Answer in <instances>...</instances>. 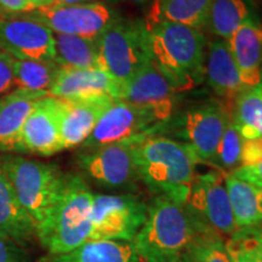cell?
I'll return each mask as SVG.
<instances>
[{
    "label": "cell",
    "instance_id": "obj_20",
    "mask_svg": "<svg viewBox=\"0 0 262 262\" xmlns=\"http://www.w3.org/2000/svg\"><path fill=\"white\" fill-rule=\"evenodd\" d=\"M48 94L16 89L0 98V152H22L25 122L39 98Z\"/></svg>",
    "mask_w": 262,
    "mask_h": 262
},
{
    "label": "cell",
    "instance_id": "obj_3",
    "mask_svg": "<svg viewBox=\"0 0 262 262\" xmlns=\"http://www.w3.org/2000/svg\"><path fill=\"white\" fill-rule=\"evenodd\" d=\"M196 229L185 205L158 194L133 241L140 262H175L188 251Z\"/></svg>",
    "mask_w": 262,
    "mask_h": 262
},
{
    "label": "cell",
    "instance_id": "obj_18",
    "mask_svg": "<svg viewBox=\"0 0 262 262\" xmlns=\"http://www.w3.org/2000/svg\"><path fill=\"white\" fill-rule=\"evenodd\" d=\"M114 100L117 98L111 96L80 100L62 98L61 135L63 149L83 145Z\"/></svg>",
    "mask_w": 262,
    "mask_h": 262
},
{
    "label": "cell",
    "instance_id": "obj_12",
    "mask_svg": "<svg viewBox=\"0 0 262 262\" xmlns=\"http://www.w3.org/2000/svg\"><path fill=\"white\" fill-rule=\"evenodd\" d=\"M143 136L146 135L95 149L81 150L77 157L78 166L102 187H130L139 180L135 163V147Z\"/></svg>",
    "mask_w": 262,
    "mask_h": 262
},
{
    "label": "cell",
    "instance_id": "obj_5",
    "mask_svg": "<svg viewBox=\"0 0 262 262\" xmlns=\"http://www.w3.org/2000/svg\"><path fill=\"white\" fill-rule=\"evenodd\" d=\"M0 164L37 233L47 224L60 198L66 175L55 164L24 157H5Z\"/></svg>",
    "mask_w": 262,
    "mask_h": 262
},
{
    "label": "cell",
    "instance_id": "obj_33",
    "mask_svg": "<svg viewBox=\"0 0 262 262\" xmlns=\"http://www.w3.org/2000/svg\"><path fill=\"white\" fill-rule=\"evenodd\" d=\"M262 162V139H243L241 152V165L253 166Z\"/></svg>",
    "mask_w": 262,
    "mask_h": 262
},
{
    "label": "cell",
    "instance_id": "obj_14",
    "mask_svg": "<svg viewBox=\"0 0 262 262\" xmlns=\"http://www.w3.org/2000/svg\"><path fill=\"white\" fill-rule=\"evenodd\" d=\"M62 98H39L26 119L21 134L22 153L50 157L63 149L61 135Z\"/></svg>",
    "mask_w": 262,
    "mask_h": 262
},
{
    "label": "cell",
    "instance_id": "obj_28",
    "mask_svg": "<svg viewBox=\"0 0 262 262\" xmlns=\"http://www.w3.org/2000/svg\"><path fill=\"white\" fill-rule=\"evenodd\" d=\"M211 0H156L157 15L166 21L204 31Z\"/></svg>",
    "mask_w": 262,
    "mask_h": 262
},
{
    "label": "cell",
    "instance_id": "obj_27",
    "mask_svg": "<svg viewBox=\"0 0 262 262\" xmlns=\"http://www.w3.org/2000/svg\"><path fill=\"white\" fill-rule=\"evenodd\" d=\"M60 66L55 61L18 60L14 61L15 86L33 93L50 95V89L56 79Z\"/></svg>",
    "mask_w": 262,
    "mask_h": 262
},
{
    "label": "cell",
    "instance_id": "obj_25",
    "mask_svg": "<svg viewBox=\"0 0 262 262\" xmlns=\"http://www.w3.org/2000/svg\"><path fill=\"white\" fill-rule=\"evenodd\" d=\"M55 62L64 68H96L97 40L54 33Z\"/></svg>",
    "mask_w": 262,
    "mask_h": 262
},
{
    "label": "cell",
    "instance_id": "obj_32",
    "mask_svg": "<svg viewBox=\"0 0 262 262\" xmlns=\"http://www.w3.org/2000/svg\"><path fill=\"white\" fill-rule=\"evenodd\" d=\"M52 3L54 0H0V9L5 14H29Z\"/></svg>",
    "mask_w": 262,
    "mask_h": 262
},
{
    "label": "cell",
    "instance_id": "obj_35",
    "mask_svg": "<svg viewBox=\"0 0 262 262\" xmlns=\"http://www.w3.org/2000/svg\"><path fill=\"white\" fill-rule=\"evenodd\" d=\"M0 262H26L18 245L2 234H0Z\"/></svg>",
    "mask_w": 262,
    "mask_h": 262
},
{
    "label": "cell",
    "instance_id": "obj_10",
    "mask_svg": "<svg viewBox=\"0 0 262 262\" xmlns=\"http://www.w3.org/2000/svg\"><path fill=\"white\" fill-rule=\"evenodd\" d=\"M163 124L165 122L152 108L114 100L100 118L91 135L84 141L81 148L90 150L133 137L158 135Z\"/></svg>",
    "mask_w": 262,
    "mask_h": 262
},
{
    "label": "cell",
    "instance_id": "obj_1",
    "mask_svg": "<svg viewBox=\"0 0 262 262\" xmlns=\"http://www.w3.org/2000/svg\"><path fill=\"white\" fill-rule=\"evenodd\" d=\"M146 25L150 57L176 93L192 90L204 81L206 38L203 31L160 18L152 9Z\"/></svg>",
    "mask_w": 262,
    "mask_h": 262
},
{
    "label": "cell",
    "instance_id": "obj_2",
    "mask_svg": "<svg viewBox=\"0 0 262 262\" xmlns=\"http://www.w3.org/2000/svg\"><path fill=\"white\" fill-rule=\"evenodd\" d=\"M135 163L139 180L150 191L185 203L198 163L187 146L169 136L146 135L135 147Z\"/></svg>",
    "mask_w": 262,
    "mask_h": 262
},
{
    "label": "cell",
    "instance_id": "obj_4",
    "mask_svg": "<svg viewBox=\"0 0 262 262\" xmlns=\"http://www.w3.org/2000/svg\"><path fill=\"white\" fill-rule=\"evenodd\" d=\"M94 193L78 175H66L60 198L50 217L37 232L48 254L68 253L90 241Z\"/></svg>",
    "mask_w": 262,
    "mask_h": 262
},
{
    "label": "cell",
    "instance_id": "obj_22",
    "mask_svg": "<svg viewBox=\"0 0 262 262\" xmlns=\"http://www.w3.org/2000/svg\"><path fill=\"white\" fill-rule=\"evenodd\" d=\"M37 262H140L133 242L89 241L62 254H47Z\"/></svg>",
    "mask_w": 262,
    "mask_h": 262
},
{
    "label": "cell",
    "instance_id": "obj_31",
    "mask_svg": "<svg viewBox=\"0 0 262 262\" xmlns=\"http://www.w3.org/2000/svg\"><path fill=\"white\" fill-rule=\"evenodd\" d=\"M188 253L194 262H231L224 237L215 232H196Z\"/></svg>",
    "mask_w": 262,
    "mask_h": 262
},
{
    "label": "cell",
    "instance_id": "obj_13",
    "mask_svg": "<svg viewBox=\"0 0 262 262\" xmlns=\"http://www.w3.org/2000/svg\"><path fill=\"white\" fill-rule=\"evenodd\" d=\"M0 51L18 60H55L54 32L28 14L0 16Z\"/></svg>",
    "mask_w": 262,
    "mask_h": 262
},
{
    "label": "cell",
    "instance_id": "obj_19",
    "mask_svg": "<svg viewBox=\"0 0 262 262\" xmlns=\"http://www.w3.org/2000/svg\"><path fill=\"white\" fill-rule=\"evenodd\" d=\"M247 89L262 84V26L257 21L242 25L227 40Z\"/></svg>",
    "mask_w": 262,
    "mask_h": 262
},
{
    "label": "cell",
    "instance_id": "obj_23",
    "mask_svg": "<svg viewBox=\"0 0 262 262\" xmlns=\"http://www.w3.org/2000/svg\"><path fill=\"white\" fill-rule=\"evenodd\" d=\"M249 21H257L253 0H211L204 31L227 41Z\"/></svg>",
    "mask_w": 262,
    "mask_h": 262
},
{
    "label": "cell",
    "instance_id": "obj_6",
    "mask_svg": "<svg viewBox=\"0 0 262 262\" xmlns=\"http://www.w3.org/2000/svg\"><path fill=\"white\" fill-rule=\"evenodd\" d=\"M150 61L149 32L143 19L118 18L97 39V67L120 90Z\"/></svg>",
    "mask_w": 262,
    "mask_h": 262
},
{
    "label": "cell",
    "instance_id": "obj_24",
    "mask_svg": "<svg viewBox=\"0 0 262 262\" xmlns=\"http://www.w3.org/2000/svg\"><path fill=\"white\" fill-rule=\"evenodd\" d=\"M226 187L237 227L262 225V187L232 173L226 176Z\"/></svg>",
    "mask_w": 262,
    "mask_h": 262
},
{
    "label": "cell",
    "instance_id": "obj_40",
    "mask_svg": "<svg viewBox=\"0 0 262 262\" xmlns=\"http://www.w3.org/2000/svg\"><path fill=\"white\" fill-rule=\"evenodd\" d=\"M3 14H4V12H3V10H2V9H0V16H2Z\"/></svg>",
    "mask_w": 262,
    "mask_h": 262
},
{
    "label": "cell",
    "instance_id": "obj_21",
    "mask_svg": "<svg viewBox=\"0 0 262 262\" xmlns=\"http://www.w3.org/2000/svg\"><path fill=\"white\" fill-rule=\"evenodd\" d=\"M0 234L18 245L31 244L37 238L35 227L19 204L0 164Z\"/></svg>",
    "mask_w": 262,
    "mask_h": 262
},
{
    "label": "cell",
    "instance_id": "obj_11",
    "mask_svg": "<svg viewBox=\"0 0 262 262\" xmlns=\"http://www.w3.org/2000/svg\"><path fill=\"white\" fill-rule=\"evenodd\" d=\"M54 33L77 35L97 40L122 16L112 6L102 2L74 5H48L29 12Z\"/></svg>",
    "mask_w": 262,
    "mask_h": 262
},
{
    "label": "cell",
    "instance_id": "obj_30",
    "mask_svg": "<svg viewBox=\"0 0 262 262\" xmlns=\"http://www.w3.org/2000/svg\"><path fill=\"white\" fill-rule=\"evenodd\" d=\"M242 137L239 129L232 119V112L227 125L225 127L224 134L219 143L217 149L211 160V165L216 166L219 171L225 173L233 172L241 165V152H242Z\"/></svg>",
    "mask_w": 262,
    "mask_h": 262
},
{
    "label": "cell",
    "instance_id": "obj_38",
    "mask_svg": "<svg viewBox=\"0 0 262 262\" xmlns=\"http://www.w3.org/2000/svg\"><path fill=\"white\" fill-rule=\"evenodd\" d=\"M175 262H194V260H193L192 256H191V255H189V253L187 251V253L183 254L182 256L180 257L178 261H175Z\"/></svg>",
    "mask_w": 262,
    "mask_h": 262
},
{
    "label": "cell",
    "instance_id": "obj_34",
    "mask_svg": "<svg viewBox=\"0 0 262 262\" xmlns=\"http://www.w3.org/2000/svg\"><path fill=\"white\" fill-rule=\"evenodd\" d=\"M14 61L11 55L0 51V95L9 93L15 86Z\"/></svg>",
    "mask_w": 262,
    "mask_h": 262
},
{
    "label": "cell",
    "instance_id": "obj_9",
    "mask_svg": "<svg viewBox=\"0 0 262 262\" xmlns=\"http://www.w3.org/2000/svg\"><path fill=\"white\" fill-rule=\"evenodd\" d=\"M148 205L134 194H94L90 241L133 242Z\"/></svg>",
    "mask_w": 262,
    "mask_h": 262
},
{
    "label": "cell",
    "instance_id": "obj_17",
    "mask_svg": "<svg viewBox=\"0 0 262 262\" xmlns=\"http://www.w3.org/2000/svg\"><path fill=\"white\" fill-rule=\"evenodd\" d=\"M50 95L64 100L100 96L119 98L120 86L101 68L61 67L50 89Z\"/></svg>",
    "mask_w": 262,
    "mask_h": 262
},
{
    "label": "cell",
    "instance_id": "obj_36",
    "mask_svg": "<svg viewBox=\"0 0 262 262\" xmlns=\"http://www.w3.org/2000/svg\"><path fill=\"white\" fill-rule=\"evenodd\" d=\"M231 173L235 178L245 180L262 187V162L253 166H239Z\"/></svg>",
    "mask_w": 262,
    "mask_h": 262
},
{
    "label": "cell",
    "instance_id": "obj_7",
    "mask_svg": "<svg viewBox=\"0 0 262 262\" xmlns=\"http://www.w3.org/2000/svg\"><path fill=\"white\" fill-rule=\"evenodd\" d=\"M232 110L217 100L193 104L160 126L158 135H171L192 150L198 162L210 164Z\"/></svg>",
    "mask_w": 262,
    "mask_h": 262
},
{
    "label": "cell",
    "instance_id": "obj_26",
    "mask_svg": "<svg viewBox=\"0 0 262 262\" xmlns=\"http://www.w3.org/2000/svg\"><path fill=\"white\" fill-rule=\"evenodd\" d=\"M232 119L243 139H262V84L239 94L232 107Z\"/></svg>",
    "mask_w": 262,
    "mask_h": 262
},
{
    "label": "cell",
    "instance_id": "obj_15",
    "mask_svg": "<svg viewBox=\"0 0 262 262\" xmlns=\"http://www.w3.org/2000/svg\"><path fill=\"white\" fill-rule=\"evenodd\" d=\"M176 96L178 93L168 78L160 72L155 62L150 61L124 85L118 100L152 108L166 123L175 114Z\"/></svg>",
    "mask_w": 262,
    "mask_h": 262
},
{
    "label": "cell",
    "instance_id": "obj_16",
    "mask_svg": "<svg viewBox=\"0 0 262 262\" xmlns=\"http://www.w3.org/2000/svg\"><path fill=\"white\" fill-rule=\"evenodd\" d=\"M204 80L229 110H232L239 94L247 89L242 83L227 41L224 39L215 38L206 45Z\"/></svg>",
    "mask_w": 262,
    "mask_h": 262
},
{
    "label": "cell",
    "instance_id": "obj_39",
    "mask_svg": "<svg viewBox=\"0 0 262 262\" xmlns=\"http://www.w3.org/2000/svg\"><path fill=\"white\" fill-rule=\"evenodd\" d=\"M126 2H129L131 4H135V5H145L147 3H149L150 0H126Z\"/></svg>",
    "mask_w": 262,
    "mask_h": 262
},
{
    "label": "cell",
    "instance_id": "obj_29",
    "mask_svg": "<svg viewBox=\"0 0 262 262\" xmlns=\"http://www.w3.org/2000/svg\"><path fill=\"white\" fill-rule=\"evenodd\" d=\"M226 249L231 262H262V225L238 228Z\"/></svg>",
    "mask_w": 262,
    "mask_h": 262
},
{
    "label": "cell",
    "instance_id": "obj_8",
    "mask_svg": "<svg viewBox=\"0 0 262 262\" xmlns=\"http://www.w3.org/2000/svg\"><path fill=\"white\" fill-rule=\"evenodd\" d=\"M226 176L227 173L215 170L195 175L183 205L194 222L196 232H215L224 237L238 229L226 187Z\"/></svg>",
    "mask_w": 262,
    "mask_h": 262
},
{
    "label": "cell",
    "instance_id": "obj_37",
    "mask_svg": "<svg viewBox=\"0 0 262 262\" xmlns=\"http://www.w3.org/2000/svg\"><path fill=\"white\" fill-rule=\"evenodd\" d=\"M90 0H54L51 5H74L83 4V3H89Z\"/></svg>",
    "mask_w": 262,
    "mask_h": 262
}]
</instances>
